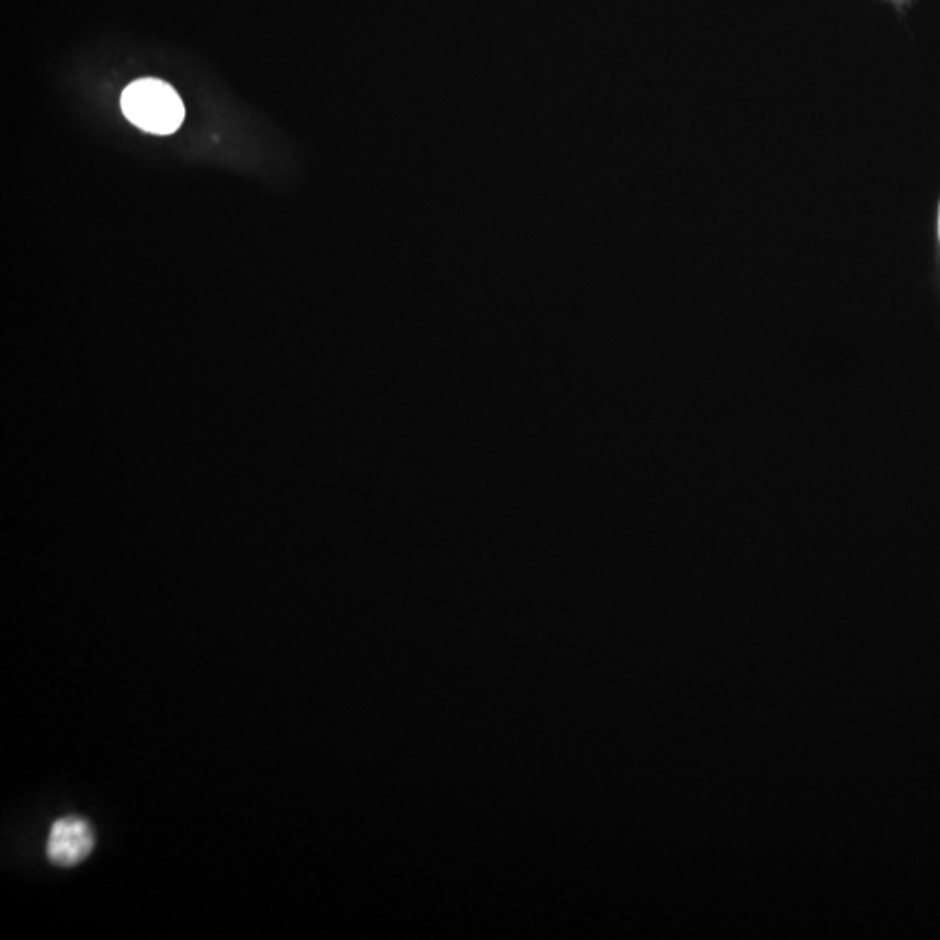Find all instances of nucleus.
I'll return each mask as SVG.
<instances>
[{
	"instance_id": "nucleus-3",
	"label": "nucleus",
	"mask_w": 940,
	"mask_h": 940,
	"mask_svg": "<svg viewBox=\"0 0 940 940\" xmlns=\"http://www.w3.org/2000/svg\"><path fill=\"white\" fill-rule=\"evenodd\" d=\"M939 233H940V219H939Z\"/></svg>"
},
{
	"instance_id": "nucleus-2",
	"label": "nucleus",
	"mask_w": 940,
	"mask_h": 940,
	"mask_svg": "<svg viewBox=\"0 0 940 940\" xmlns=\"http://www.w3.org/2000/svg\"><path fill=\"white\" fill-rule=\"evenodd\" d=\"M94 848L93 827L79 817H64L53 824L46 853L53 864L72 868L88 859Z\"/></svg>"
},
{
	"instance_id": "nucleus-1",
	"label": "nucleus",
	"mask_w": 940,
	"mask_h": 940,
	"mask_svg": "<svg viewBox=\"0 0 940 940\" xmlns=\"http://www.w3.org/2000/svg\"><path fill=\"white\" fill-rule=\"evenodd\" d=\"M124 115L139 129L171 135L185 117V106L171 86L157 79H139L121 98Z\"/></svg>"
}]
</instances>
